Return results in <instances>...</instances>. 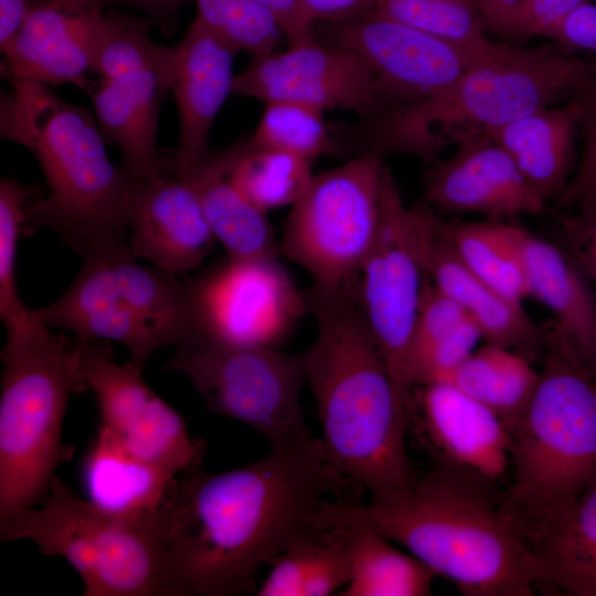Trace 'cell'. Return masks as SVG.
<instances>
[{"mask_svg":"<svg viewBox=\"0 0 596 596\" xmlns=\"http://www.w3.org/2000/svg\"><path fill=\"white\" fill-rule=\"evenodd\" d=\"M352 483L321 438L279 448L233 470L181 472L169 494V557L182 596L256 592L258 571L315 528L328 493Z\"/></svg>","mask_w":596,"mask_h":596,"instance_id":"obj_1","label":"cell"},{"mask_svg":"<svg viewBox=\"0 0 596 596\" xmlns=\"http://www.w3.org/2000/svg\"><path fill=\"white\" fill-rule=\"evenodd\" d=\"M317 337L305 354L322 444L331 465L371 493L404 497L418 476L407 455V411L353 292L312 285L306 292Z\"/></svg>","mask_w":596,"mask_h":596,"instance_id":"obj_2","label":"cell"},{"mask_svg":"<svg viewBox=\"0 0 596 596\" xmlns=\"http://www.w3.org/2000/svg\"><path fill=\"white\" fill-rule=\"evenodd\" d=\"M489 483L435 461L397 500L339 501L465 596H532L546 582L544 562L502 513Z\"/></svg>","mask_w":596,"mask_h":596,"instance_id":"obj_3","label":"cell"},{"mask_svg":"<svg viewBox=\"0 0 596 596\" xmlns=\"http://www.w3.org/2000/svg\"><path fill=\"white\" fill-rule=\"evenodd\" d=\"M596 74V60L550 45L490 42L441 93L383 110L356 125H334L344 153H404L434 161L450 145L486 134L554 102L575 97Z\"/></svg>","mask_w":596,"mask_h":596,"instance_id":"obj_4","label":"cell"},{"mask_svg":"<svg viewBox=\"0 0 596 596\" xmlns=\"http://www.w3.org/2000/svg\"><path fill=\"white\" fill-rule=\"evenodd\" d=\"M0 134L38 160L47 193L32 204L29 234L46 227L83 255L109 238H128L134 180L108 157L91 113L40 82L11 78L0 102Z\"/></svg>","mask_w":596,"mask_h":596,"instance_id":"obj_5","label":"cell"},{"mask_svg":"<svg viewBox=\"0 0 596 596\" xmlns=\"http://www.w3.org/2000/svg\"><path fill=\"white\" fill-rule=\"evenodd\" d=\"M510 434L514 477L500 509L538 551L596 478V379L550 339Z\"/></svg>","mask_w":596,"mask_h":596,"instance_id":"obj_6","label":"cell"},{"mask_svg":"<svg viewBox=\"0 0 596 596\" xmlns=\"http://www.w3.org/2000/svg\"><path fill=\"white\" fill-rule=\"evenodd\" d=\"M85 340L30 318L1 351L0 518L34 507L73 448L62 443L68 398L84 391Z\"/></svg>","mask_w":596,"mask_h":596,"instance_id":"obj_7","label":"cell"},{"mask_svg":"<svg viewBox=\"0 0 596 596\" xmlns=\"http://www.w3.org/2000/svg\"><path fill=\"white\" fill-rule=\"evenodd\" d=\"M2 542L28 540L77 572L84 596H182L169 557L166 503L116 512L78 497L54 476L43 503L0 518Z\"/></svg>","mask_w":596,"mask_h":596,"instance_id":"obj_8","label":"cell"},{"mask_svg":"<svg viewBox=\"0 0 596 596\" xmlns=\"http://www.w3.org/2000/svg\"><path fill=\"white\" fill-rule=\"evenodd\" d=\"M138 259L128 238L97 243L68 288L34 316L83 340L118 342L143 368L156 351L195 334L199 323L193 281Z\"/></svg>","mask_w":596,"mask_h":596,"instance_id":"obj_9","label":"cell"},{"mask_svg":"<svg viewBox=\"0 0 596 596\" xmlns=\"http://www.w3.org/2000/svg\"><path fill=\"white\" fill-rule=\"evenodd\" d=\"M166 369L185 376L210 412L253 427L272 448L315 437L300 404L307 383L304 353L195 333L175 345Z\"/></svg>","mask_w":596,"mask_h":596,"instance_id":"obj_10","label":"cell"},{"mask_svg":"<svg viewBox=\"0 0 596 596\" xmlns=\"http://www.w3.org/2000/svg\"><path fill=\"white\" fill-rule=\"evenodd\" d=\"M384 170L381 156L358 155L313 175L290 206L280 254L302 267L312 285L354 291L380 230Z\"/></svg>","mask_w":596,"mask_h":596,"instance_id":"obj_11","label":"cell"},{"mask_svg":"<svg viewBox=\"0 0 596 596\" xmlns=\"http://www.w3.org/2000/svg\"><path fill=\"white\" fill-rule=\"evenodd\" d=\"M436 220L428 204H405L391 170L385 167L380 230L361 267L354 296L407 415L413 391L407 382L406 362L428 280L426 258Z\"/></svg>","mask_w":596,"mask_h":596,"instance_id":"obj_12","label":"cell"},{"mask_svg":"<svg viewBox=\"0 0 596 596\" xmlns=\"http://www.w3.org/2000/svg\"><path fill=\"white\" fill-rule=\"evenodd\" d=\"M149 30L146 20L107 15L94 66L100 79L87 88L104 136L116 143L135 181L169 173L157 130L170 93L171 47L155 43Z\"/></svg>","mask_w":596,"mask_h":596,"instance_id":"obj_13","label":"cell"},{"mask_svg":"<svg viewBox=\"0 0 596 596\" xmlns=\"http://www.w3.org/2000/svg\"><path fill=\"white\" fill-rule=\"evenodd\" d=\"M131 360L115 361L110 342L85 340L84 391L97 402L100 425L135 456L181 473L201 466L206 444L192 438L182 416L143 381Z\"/></svg>","mask_w":596,"mask_h":596,"instance_id":"obj_14","label":"cell"},{"mask_svg":"<svg viewBox=\"0 0 596 596\" xmlns=\"http://www.w3.org/2000/svg\"><path fill=\"white\" fill-rule=\"evenodd\" d=\"M318 24L317 39L352 52L366 64L383 110L441 93L485 50L469 52L376 9L353 20Z\"/></svg>","mask_w":596,"mask_h":596,"instance_id":"obj_15","label":"cell"},{"mask_svg":"<svg viewBox=\"0 0 596 596\" xmlns=\"http://www.w3.org/2000/svg\"><path fill=\"white\" fill-rule=\"evenodd\" d=\"M193 286L196 333L228 342L276 348L309 315L277 258H226Z\"/></svg>","mask_w":596,"mask_h":596,"instance_id":"obj_16","label":"cell"},{"mask_svg":"<svg viewBox=\"0 0 596 596\" xmlns=\"http://www.w3.org/2000/svg\"><path fill=\"white\" fill-rule=\"evenodd\" d=\"M233 94L267 102H294L323 111L343 109L361 119L383 110L375 79L352 52L316 38L284 51L254 55L235 75Z\"/></svg>","mask_w":596,"mask_h":596,"instance_id":"obj_17","label":"cell"},{"mask_svg":"<svg viewBox=\"0 0 596 596\" xmlns=\"http://www.w3.org/2000/svg\"><path fill=\"white\" fill-rule=\"evenodd\" d=\"M102 0H35L2 53L10 78L87 91L106 23Z\"/></svg>","mask_w":596,"mask_h":596,"instance_id":"obj_18","label":"cell"},{"mask_svg":"<svg viewBox=\"0 0 596 596\" xmlns=\"http://www.w3.org/2000/svg\"><path fill=\"white\" fill-rule=\"evenodd\" d=\"M408 428L435 461L462 468L493 483L511 461V434L490 408L450 382L413 390Z\"/></svg>","mask_w":596,"mask_h":596,"instance_id":"obj_19","label":"cell"},{"mask_svg":"<svg viewBox=\"0 0 596 596\" xmlns=\"http://www.w3.org/2000/svg\"><path fill=\"white\" fill-rule=\"evenodd\" d=\"M424 196L429 206L493 219L540 214L546 202L486 134L464 138L450 158L430 169Z\"/></svg>","mask_w":596,"mask_h":596,"instance_id":"obj_20","label":"cell"},{"mask_svg":"<svg viewBox=\"0 0 596 596\" xmlns=\"http://www.w3.org/2000/svg\"><path fill=\"white\" fill-rule=\"evenodd\" d=\"M127 215L134 255L177 275L200 265L216 242L198 196L173 175L134 180Z\"/></svg>","mask_w":596,"mask_h":596,"instance_id":"obj_21","label":"cell"},{"mask_svg":"<svg viewBox=\"0 0 596 596\" xmlns=\"http://www.w3.org/2000/svg\"><path fill=\"white\" fill-rule=\"evenodd\" d=\"M237 53L196 18L171 47L170 92L179 115V141L168 168L192 164L209 152L213 123L233 94Z\"/></svg>","mask_w":596,"mask_h":596,"instance_id":"obj_22","label":"cell"},{"mask_svg":"<svg viewBox=\"0 0 596 596\" xmlns=\"http://www.w3.org/2000/svg\"><path fill=\"white\" fill-rule=\"evenodd\" d=\"M522 248L529 296L555 317L550 337L596 377V297L574 257L524 230Z\"/></svg>","mask_w":596,"mask_h":596,"instance_id":"obj_23","label":"cell"},{"mask_svg":"<svg viewBox=\"0 0 596 596\" xmlns=\"http://www.w3.org/2000/svg\"><path fill=\"white\" fill-rule=\"evenodd\" d=\"M438 220L427 251L428 280L476 322L486 343L525 356L546 350L549 329L536 323L521 301L502 295L475 275L440 233Z\"/></svg>","mask_w":596,"mask_h":596,"instance_id":"obj_24","label":"cell"},{"mask_svg":"<svg viewBox=\"0 0 596 596\" xmlns=\"http://www.w3.org/2000/svg\"><path fill=\"white\" fill-rule=\"evenodd\" d=\"M168 169L193 190L227 258H277L280 255L267 213L256 207L230 175L227 148L207 152L192 164Z\"/></svg>","mask_w":596,"mask_h":596,"instance_id":"obj_25","label":"cell"},{"mask_svg":"<svg viewBox=\"0 0 596 596\" xmlns=\"http://www.w3.org/2000/svg\"><path fill=\"white\" fill-rule=\"evenodd\" d=\"M315 523L339 528L348 545L350 581L338 595H432L435 573L411 553L394 547L373 526L345 513L339 498L322 502Z\"/></svg>","mask_w":596,"mask_h":596,"instance_id":"obj_26","label":"cell"},{"mask_svg":"<svg viewBox=\"0 0 596 596\" xmlns=\"http://www.w3.org/2000/svg\"><path fill=\"white\" fill-rule=\"evenodd\" d=\"M575 98L566 106L542 107L486 132L513 160L546 201L562 194L570 181L578 132Z\"/></svg>","mask_w":596,"mask_h":596,"instance_id":"obj_27","label":"cell"},{"mask_svg":"<svg viewBox=\"0 0 596 596\" xmlns=\"http://www.w3.org/2000/svg\"><path fill=\"white\" fill-rule=\"evenodd\" d=\"M179 475L129 453L102 427L82 466L88 500L116 512H140L162 507Z\"/></svg>","mask_w":596,"mask_h":596,"instance_id":"obj_28","label":"cell"},{"mask_svg":"<svg viewBox=\"0 0 596 596\" xmlns=\"http://www.w3.org/2000/svg\"><path fill=\"white\" fill-rule=\"evenodd\" d=\"M257 596H328L350 581L347 542L339 528L316 525L269 565Z\"/></svg>","mask_w":596,"mask_h":596,"instance_id":"obj_29","label":"cell"},{"mask_svg":"<svg viewBox=\"0 0 596 596\" xmlns=\"http://www.w3.org/2000/svg\"><path fill=\"white\" fill-rule=\"evenodd\" d=\"M438 227L461 262L481 280L513 300L522 302L529 297L523 228L499 221L440 220Z\"/></svg>","mask_w":596,"mask_h":596,"instance_id":"obj_30","label":"cell"},{"mask_svg":"<svg viewBox=\"0 0 596 596\" xmlns=\"http://www.w3.org/2000/svg\"><path fill=\"white\" fill-rule=\"evenodd\" d=\"M540 380L524 354L486 343L456 370L448 382L490 408L513 429Z\"/></svg>","mask_w":596,"mask_h":596,"instance_id":"obj_31","label":"cell"},{"mask_svg":"<svg viewBox=\"0 0 596 596\" xmlns=\"http://www.w3.org/2000/svg\"><path fill=\"white\" fill-rule=\"evenodd\" d=\"M538 552L545 584L571 596H596V478Z\"/></svg>","mask_w":596,"mask_h":596,"instance_id":"obj_32","label":"cell"},{"mask_svg":"<svg viewBox=\"0 0 596 596\" xmlns=\"http://www.w3.org/2000/svg\"><path fill=\"white\" fill-rule=\"evenodd\" d=\"M230 175L260 211L292 206L307 191L313 161L273 149H257L246 139L227 147Z\"/></svg>","mask_w":596,"mask_h":596,"instance_id":"obj_33","label":"cell"},{"mask_svg":"<svg viewBox=\"0 0 596 596\" xmlns=\"http://www.w3.org/2000/svg\"><path fill=\"white\" fill-rule=\"evenodd\" d=\"M262 117L246 142L252 148L294 153L311 161L326 155H343L323 110L294 102L264 103Z\"/></svg>","mask_w":596,"mask_h":596,"instance_id":"obj_34","label":"cell"},{"mask_svg":"<svg viewBox=\"0 0 596 596\" xmlns=\"http://www.w3.org/2000/svg\"><path fill=\"white\" fill-rule=\"evenodd\" d=\"M375 9L397 21L439 36L469 52L482 51L491 40L477 0H375Z\"/></svg>","mask_w":596,"mask_h":596,"instance_id":"obj_35","label":"cell"},{"mask_svg":"<svg viewBox=\"0 0 596 596\" xmlns=\"http://www.w3.org/2000/svg\"><path fill=\"white\" fill-rule=\"evenodd\" d=\"M33 192L14 179L0 183V318L7 331L31 316L18 291L15 265L19 241L28 235Z\"/></svg>","mask_w":596,"mask_h":596,"instance_id":"obj_36","label":"cell"},{"mask_svg":"<svg viewBox=\"0 0 596 596\" xmlns=\"http://www.w3.org/2000/svg\"><path fill=\"white\" fill-rule=\"evenodd\" d=\"M196 19L237 52L275 51L284 35L273 15L256 0H192Z\"/></svg>","mask_w":596,"mask_h":596,"instance_id":"obj_37","label":"cell"},{"mask_svg":"<svg viewBox=\"0 0 596 596\" xmlns=\"http://www.w3.org/2000/svg\"><path fill=\"white\" fill-rule=\"evenodd\" d=\"M574 98L579 109L578 131L583 148L576 170L558 196L563 206H578L596 200V74Z\"/></svg>","mask_w":596,"mask_h":596,"instance_id":"obj_38","label":"cell"},{"mask_svg":"<svg viewBox=\"0 0 596 596\" xmlns=\"http://www.w3.org/2000/svg\"><path fill=\"white\" fill-rule=\"evenodd\" d=\"M579 210L562 221L566 251L596 286V200L578 205Z\"/></svg>","mask_w":596,"mask_h":596,"instance_id":"obj_39","label":"cell"},{"mask_svg":"<svg viewBox=\"0 0 596 596\" xmlns=\"http://www.w3.org/2000/svg\"><path fill=\"white\" fill-rule=\"evenodd\" d=\"M587 0H524L514 35L546 36L562 20Z\"/></svg>","mask_w":596,"mask_h":596,"instance_id":"obj_40","label":"cell"},{"mask_svg":"<svg viewBox=\"0 0 596 596\" xmlns=\"http://www.w3.org/2000/svg\"><path fill=\"white\" fill-rule=\"evenodd\" d=\"M562 46L596 53V4L584 3L547 35Z\"/></svg>","mask_w":596,"mask_h":596,"instance_id":"obj_41","label":"cell"},{"mask_svg":"<svg viewBox=\"0 0 596 596\" xmlns=\"http://www.w3.org/2000/svg\"><path fill=\"white\" fill-rule=\"evenodd\" d=\"M276 20L288 44L315 36V23L300 0H256Z\"/></svg>","mask_w":596,"mask_h":596,"instance_id":"obj_42","label":"cell"},{"mask_svg":"<svg viewBox=\"0 0 596 596\" xmlns=\"http://www.w3.org/2000/svg\"><path fill=\"white\" fill-rule=\"evenodd\" d=\"M306 13L317 23H339L356 19L373 9L375 0H300Z\"/></svg>","mask_w":596,"mask_h":596,"instance_id":"obj_43","label":"cell"},{"mask_svg":"<svg viewBox=\"0 0 596 596\" xmlns=\"http://www.w3.org/2000/svg\"><path fill=\"white\" fill-rule=\"evenodd\" d=\"M524 0H477L487 32L513 34Z\"/></svg>","mask_w":596,"mask_h":596,"instance_id":"obj_44","label":"cell"},{"mask_svg":"<svg viewBox=\"0 0 596 596\" xmlns=\"http://www.w3.org/2000/svg\"><path fill=\"white\" fill-rule=\"evenodd\" d=\"M31 1L0 0V47L3 53L17 38Z\"/></svg>","mask_w":596,"mask_h":596,"instance_id":"obj_45","label":"cell"},{"mask_svg":"<svg viewBox=\"0 0 596 596\" xmlns=\"http://www.w3.org/2000/svg\"><path fill=\"white\" fill-rule=\"evenodd\" d=\"M187 1L189 0H102L104 4L118 3L138 8L161 24L173 23L174 15Z\"/></svg>","mask_w":596,"mask_h":596,"instance_id":"obj_46","label":"cell"},{"mask_svg":"<svg viewBox=\"0 0 596 596\" xmlns=\"http://www.w3.org/2000/svg\"><path fill=\"white\" fill-rule=\"evenodd\" d=\"M596 379V377H595Z\"/></svg>","mask_w":596,"mask_h":596,"instance_id":"obj_47","label":"cell"}]
</instances>
